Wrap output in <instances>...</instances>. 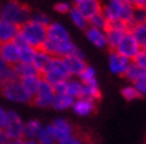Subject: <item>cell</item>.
Instances as JSON below:
<instances>
[{
	"label": "cell",
	"mask_w": 146,
	"mask_h": 144,
	"mask_svg": "<svg viewBox=\"0 0 146 144\" xmlns=\"http://www.w3.org/2000/svg\"><path fill=\"white\" fill-rule=\"evenodd\" d=\"M19 50H20V62H23V64H32V62H33L36 49H33L32 46L28 45Z\"/></svg>",
	"instance_id": "cell-34"
},
{
	"label": "cell",
	"mask_w": 146,
	"mask_h": 144,
	"mask_svg": "<svg viewBox=\"0 0 146 144\" xmlns=\"http://www.w3.org/2000/svg\"><path fill=\"white\" fill-rule=\"evenodd\" d=\"M130 33L134 36L135 41L138 42L139 48H141L142 50H146V24L133 25Z\"/></svg>",
	"instance_id": "cell-27"
},
{
	"label": "cell",
	"mask_w": 146,
	"mask_h": 144,
	"mask_svg": "<svg viewBox=\"0 0 146 144\" xmlns=\"http://www.w3.org/2000/svg\"><path fill=\"white\" fill-rule=\"evenodd\" d=\"M5 133L11 137L12 140H19V139H24L23 137V131H24V124L23 120L17 112L15 111H8V122L5 126Z\"/></svg>",
	"instance_id": "cell-8"
},
{
	"label": "cell",
	"mask_w": 146,
	"mask_h": 144,
	"mask_svg": "<svg viewBox=\"0 0 146 144\" xmlns=\"http://www.w3.org/2000/svg\"><path fill=\"white\" fill-rule=\"evenodd\" d=\"M74 137H77V139L80 140L81 144H96L94 143V140L90 137V135H88L86 132L81 131V130H78V131L74 132Z\"/></svg>",
	"instance_id": "cell-37"
},
{
	"label": "cell",
	"mask_w": 146,
	"mask_h": 144,
	"mask_svg": "<svg viewBox=\"0 0 146 144\" xmlns=\"http://www.w3.org/2000/svg\"><path fill=\"white\" fill-rule=\"evenodd\" d=\"M20 84L24 87V90L27 91L28 94L32 97V99H33V97L37 94L38 89H40V85H41V77L40 76L27 77V78L20 80Z\"/></svg>",
	"instance_id": "cell-19"
},
{
	"label": "cell",
	"mask_w": 146,
	"mask_h": 144,
	"mask_svg": "<svg viewBox=\"0 0 146 144\" xmlns=\"http://www.w3.org/2000/svg\"><path fill=\"white\" fill-rule=\"evenodd\" d=\"M37 140H38L40 144H56V139H54L53 132H52L49 124L46 126L45 128L41 130V132H40V135H38Z\"/></svg>",
	"instance_id": "cell-33"
},
{
	"label": "cell",
	"mask_w": 146,
	"mask_h": 144,
	"mask_svg": "<svg viewBox=\"0 0 146 144\" xmlns=\"http://www.w3.org/2000/svg\"><path fill=\"white\" fill-rule=\"evenodd\" d=\"M52 60H53V57H50L49 54H46L45 52H42V50H36V54H35V58H33L32 65L35 66V69L38 72L40 77H41L42 73L48 69V66H49Z\"/></svg>",
	"instance_id": "cell-17"
},
{
	"label": "cell",
	"mask_w": 146,
	"mask_h": 144,
	"mask_svg": "<svg viewBox=\"0 0 146 144\" xmlns=\"http://www.w3.org/2000/svg\"><path fill=\"white\" fill-rule=\"evenodd\" d=\"M73 144H81V143H80V140H78V139L76 137V140H74V143H73Z\"/></svg>",
	"instance_id": "cell-44"
},
{
	"label": "cell",
	"mask_w": 146,
	"mask_h": 144,
	"mask_svg": "<svg viewBox=\"0 0 146 144\" xmlns=\"http://www.w3.org/2000/svg\"><path fill=\"white\" fill-rule=\"evenodd\" d=\"M72 7H70V4L68 3H57L54 4V11L58 12V13H69Z\"/></svg>",
	"instance_id": "cell-39"
},
{
	"label": "cell",
	"mask_w": 146,
	"mask_h": 144,
	"mask_svg": "<svg viewBox=\"0 0 146 144\" xmlns=\"http://www.w3.org/2000/svg\"><path fill=\"white\" fill-rule=\"evenodd\" d=\"M65 94L72 97V98H81L82 95V84L78 81H73V80H68L66 81V90Z\"/></svg>",
	"instance_id": "cell-30"
},
{
	"label": "cell",
	"mask_w": 146,
	"mask_h": 144,
	"mask_svg": "<svg viewBox=\"0 0 146 144\" xmlns=\"http://www.w3.org/2000/svg\"><path fill=\"white\" fill-rule=\"evenodd\" d=\"M0 94L4 98L13 101V102H20V103H32V97L24 90V87L21 86L20 81L12 82L8 86L3 87L0 90Z\"/></svg>",
	"instance_id": "cell-4"
},
{
	"label": "cell",
	"mask_w": 146,
	"mask_h": 144,
	"mask_svg": "<svg viewBox=\"0 0 146 144\" xmlns=\"http://www.w3.org/2000/svg\"><path fill=\"white\" fill-rule=\"evenodd\" d=\"M88 24L90 25V28H96V29H98V30L105 32V30H106V28H108L109 20L105 17L102 12H100V13H97V15L93 16L92 19H89L88 20Z\"/></svg>",
	"instance_id": "cell-29"
},
{
	"label": "cell",
	"mask_w": 146,
	"mask_h": 144,
	"mask_svg": "<svg viewBox=\"0 0 146 144\" xmlns=\"http://www.w3.org/2000/svg\"><path fill=\"white\" fill-rule=\"evenodd\" d=\"M73 110L77 115L80 116H86V115H90L93 112L97 111V105L94 101L88 98H78L77 101H74V105H73Z\"/></svg>",
	"instance_id": "cell-13"
},
{
	"label": "cell",
	"mask_w": 146,
	"mask_h": 144,
	"mask_svg": "<svg viewBox=\"0 0 146 144\" xmlns=\"http://www.w3.org/2000/svg\"><path fill=\"white\" fill-rule=\"evenodd\" d=\"M81 98H88L92 99V101H101L102 98V94H101V90L98 85H82V95Z\"/></svg>",
	"instance_id": "cell-26"
},
{
	"label": "cell",
	"mask_w": 146,
	"mask_h": 144,
	"mask_svg": "<svg viewBox=\"0 0 146 144\" xmlns=\"http://www.w3.org/2000/svg\"><path fill=\"white\" fill-rule=\"evenodd\" d=\"M73 105H74V98L66 94H56L52 107L56 110H66L69 107H73Z\"/></svg>",
	"instance_id": "cell-23"
},
{
	"label": "cell",
	"mask_w": 146,
	"mask_h": 144,
	"mask_svg": "<svg viewBox=\"0 0 146 144\" xmlns=\"http://www.w3.org/2000/svg\"><path fill=\"white\" fill-rule=\"evenodd\" d=\"M121 5L122 1L115 0V1H110V3L102 5V13L109 21H114V20H119V12H121Z\"/></svg>",
	"instance_id": "cell-20"
},
{
	"label": "cell",
	"mask_w": 146,
	"mask_h": 144,
	"mask_svg": "<svg viewBox=\"0 0 146 144\" xmlns=\"http://www.w3.org/2000/svg\"><path fill=\"white\" fill-rule=\"evenodd\" d=\"M134 87L142 97L146 95V80H139L137 82H134Z\"/></svg>",
	"instance_id": "cell-41"
},
{
	"label": "cell",
	"mask_w": 146,
	"mask_h": 144,
	"mask_svg": "<svg viewBox=\"0 0 146 144\" xmlns=\"http://www.w3.org/2000/svg\"><path fill=\"white\" fill-rule=\"evenodd\" d=\"M123 77L134 84V82H137V81H139V80H146V70L141 69L135 64H130V66L127 68V70Z\"/></svg>",
	"instance_id": "cell-25"
},
{
	"label": "cell",
	"mask_w": 146,
	"mask_h": 144,
	"mask_svg": "<svg viewBox=\"0 0 146 144\" xmlns=\"http://www.w3.org/2000/svg\"><path fill=\"white\" fill-rule=\"evenodd\" d=\"M69 15H70V19H72L73 24H74L77 28H80V29H82V30H86V29H88V25H89V24H88V20L85 19L84 16L81 15L80 12L77 11L74 7L70 9Z\"/></svg>",
	"instance_id": "cell-31"
},
{
	"label": "cell",
	"mask_w": 146,
	"mask_h": 144,
	"mask_svg": "<svg viewBox=\"0 0 146 144\" xmlns=\"http://www.w3.org/2000/svg\"><path fill=\"white\" fill-rule=\"evenodd\" d=\"M0 57L5 61L8 66H15L20 62V50L13 42H5L1 46L0 50Z\"/></svg>",
	"instance_id": "cell-12"
},
{
	"label": "cell",
	"mask_w": 146,
	"mask_h": 144,
	"mask_svg": "<svg viewBox=\"0 0 146 144\" xmlns=\"http://www.w3.org/2000/svg\"><path fill=\"white\" fill-rule=\"evenodd\" d=\"M19 30H20L19 25L0 20V42H3V44L12 42L16 36L19 34Z\"/></svg>",
	"instance_id": "cell-14"
},
{
	"label": "cell",
	"mask_w": 146,
	"mask_h": 144,
	"mask_svg": "<svg viewBox=\"0 0 146 144\" xmlns=\"http://www.w3.org/2000/svg\"><path fill=\"white\" fill-rule=\"evenodd\" d=\"M62 60H64V64H65L70 76H80L81 73L84 72V69L88 66L84 60H81L78 57H74V56L65 57V58H62Z\"/></svg>",
	"instance_id": "cell-15"
},
{
	"label": "cell",
	"mask_w": 146,
	"mask_h": 144,
	"mask_svg": "<svg viewBox=\"0 0 146 144\" xmlns=\"http://www.w3.org/2000/svg\"><path fill=\"white\" fill-rule=\"evenodd\" d=\"M74 8L86 20L92 19L94 15L102 12V5L100 1H96V0H77L74 3Z\"/></svg>",
	"instance_id": "cell-9"
},
{
	"label": "cell",
	"mask_w": 146,
	"mask_h": 144,
	"mask_svg": "<svg viewBox=\"0 0 146 144\" xmlns=\"http://www.w3.org/2000/svg\"><path fill=\"white\" fill-rule=\"evenodd\" d=\"M115 52L121 54L122 57L127 58V60H134L137 57V54L141 52V48H139L138 42L135 41L134 36L130 32H126L122 40L119 41V44L115 48Z\"/></svg>",
	"instance_id": "cell-5"
},
{
	"label": "cell",
	"mask_w": 146,
	"mask_h": 144,
	"mask_svg": "<svg viewBox=\"0 0 146 144\" xmlns=\"http://www.w3.org/2000/svg\"><path fill=\"white\" fill-rule=\"evenodd\" d=\"M7 122H8V112L4 110V108L0 107V131H4V130H5Z\"/></svg>",
	"instance_id": "cell-40"
},
{
	"label": "cell",
	"mask_w": 146,
	"mask_h": 144,
	"mask_svg": "<svg viewBox=\"0 0 146 144\" xmlns=\"http://www.w3.org/2000/svg\"><path fill=\"white\" fill-rule=\"evenodd\" d=\"M104 33L106 34V41H108L109 49L115 50L117 45H118L119 41L122 40V37L125 36L126 32H122V30H115V29H106Z\"/></svg>",
	"instance_id": "cell-24"
},
{
	"label": "cell",
	"mask_w": 146,
	"mask_h": 144,
	"mask_svg": "<svg viewBox=\"0 0 146 144\" xmlns=\"http://www.w3.org/2000/svg\"><path fill=\"white\" fill-rule=\"evenodd\" d=\"M54 97H56V93L53 90V86L41 80V85L37 94L32 99V105L37 107H52Z\"/></svg>",
	"instance_id": "cell-6"
},
{
	"label": "cell",
	"mask_w": 146,
	"mask_h": 144,
	"mask_svg": "<svg viewBox=\"0 0 146 144\" xmlns=\"http://www.w3.org/2000/svg\"><path fill=\"white\" fill-rule=\"evenodd\" d=\"M49 127H50V130H52L53 136L57 143L68 140V139L73 137L74 136V132H76L74 126L70 124L69 122L65 120V119H56L52 124H49Z\"/></svg>",
	"instance_id": "cell-7"
},
{
	"label": "cell",
	"mask_w": 146,
	"mask_h": 144,
	"mask_svg": "<svg viewBox=\"0 0 146 144\" xmlns=\"http://www.w3.org/2000/svg\"><path fill=\"white\" fill-rule=\"evenodd\" d=\"M12 68H13L16 76L19 77L20 80L27 78V77H32V76H40L38 72L36 70L35 66L32 64H23V62H19V64H16L15 66H12Z\"/></svg>",
	"instance_id": "cell-21"
},
{
	"label": "cell",
	"mask_w": 146,
	"mask_h": 144,
	"mask_svg": "<svg viewBox=\"0 0 146 144\" xmlns=\"http://www.w3.org/2000/svg\"><path fill=\"white\" fill-rule=\"evenodd\" d=\"M135 8L131 1H122L121 5V12H119V20L126 23L127 25L133 24V17H134Z\"/></svg>",
	"instance_id": "cell-22"
},
{
	"label": "cell",
	"mask_w": 146,
	"mask_h": 144,
	"mask_svg": "<svg viewBox=\"0 0 146 144\" xmlns=\"http://www.w3.org/2000/svg\"><path fill=\"white\" fill-rule=\"evenodd\" d=\"M31 20L35 21V23H37V24H41L44 27H48L50 24V19L45 15V13H42V12H35V13L31 16Z\"/></svg>",
	"instance_id": "cell-36"
},
{
	"label": "cell",
	"mask_w": 146,
	"mask_h": 144,
	"mask_svg": "<svg viewBox=\"0 0 146 144\" xmlns=\"http://www.w3.org/2000/svg\"><path fill=\"white\" fill-rule=\"evenodd\" d=\"M19 34L23 36L24 40L28 42V45L38 50L46 40V27L29 20L20 27Z\"/></svg>",
	"instance_id": "cell-2"
},
{
	"label": "cell",
	"mask_w": 146,
	"mask_h": 144,
	"mask_svg": "<svg viewBox=\"0 0 146 144\" xmlns=\"http://www.w3.org/2000/svg\"><path fill=\"white\" fill-rule=\"evenodd\" d=\"M134 64L137 66H139L141 69L146 70V50H141L138 54H137V57L134 58Z\"/></svg>",
	"instance_id": "cell-38"
},
{
	"label": "cell",
	"mask_w": 146,
	"mask_h": 144,
	"mask_svg": "<svg viewBox=\"0 0 146 144\" xmlns=\"http://www.w3.org/2000/svg\"><path fill=\"white\" fill-rule=\"evenodd\" d=\"M32 9L25 3L19 1H8L0 7V20L12 23L21 27L23 24L31 20Z\"/></svg>",
	"instance_id": "cell-1"
},
{
	"label": "cell",
	"mask_w": 146,
	"mask_h": 144,
	"mask_svg": "<svg viewBox=\"0 0 146 144\" xmlns=\"http://www.w3.org/2000/svg\"><path fill=\"white\" fill-rule=\"evenodd\" d=\"M46 38L53 42H57V44H64V42L70 41L68 30L57 23H50L46 27Z\"/></svg>",
	"instance_id": "cell-11"
},
{
	"label": "cell",
	"mask_w": 146,
	"mask_h": 144,
	"mask_svg": "<svg viewBox=\"0 0 146 144\" xmlns=\"http://www.w3.org/2000/svg\"><path fill=\"white\" fill-rule=\"evenodd\" d=\"M69 77L70 74L68 72V69H66L65 64H64V60L62 58H53L50 61L48 69L42 73L41 80H44L49 85L54 86V85L61 84L64 81H68Z\"/></svg>",
	"instance_id": "cell-3"
},
{
	"label": "cell",
	"mask_w": 146,
	"mask_h": 144,
	"mask_svg": "<svg viewBox=\"0 0 146 144\" xmlns=\"http://www.w3.org/2000/svg\"><path fill=\"white\" fill-rule=\"evenodd\" d=\"M42 130L41 123L36 119L33 120H29L27 124H24V131H23V137L25 140L33 141V139H37L40 132Z\"/></svg>",
	"instance_id": "cell-18"
},
{
	"label": "cell",
	"mask_w": 146,
	"mask_h": 144,
	"mask_svg": "<svg viewBox=\"0 0 146 144\" xmlns=\"http://www.w3.org/2000/svg\"><path fill=\"white\" fill-rule=\"evenodd\" d=\"M7 68H8V65L5 64V61L0 57V72H1V70H4V69H7Z\"/></svg>",
	"instance_id": "cell-43"
},
{
	"label": "cell",
	"mask_w": 146,
	"mask_h": 144,
	"mask_svg": "<svg viewBox=\"0 0 146 144\" xmlns=\"http://www.w3.org/2000/svg\"><path fill=\"white\" fill-rule=\"evenodd\" d=\"M16 81H19V77L16 76L12 66H8L7 69L0 72V90L3 87L8 86L9 84H12V82H16Z\"/></svg>",
	"instance_id": "cell-28"
},
{
	"label": "cell",
	"mask_w": 146,
	"mask_h": 144,
	"mask_svg": "<svg viewBox=\"0 0 146 144\" xmlns=\"http://www.w3.org/2000/svg\"><path fill=\"white\" fill-rule=\"evenodd\" d=\"M85 34L90 42H92L94 46L97 48H105L108 46V41H106V34L102 32V30H98L96 28H90L85 30Z\"/></svg>",
	"instance_id": "cell-16"
},
{
	"label": "cell",
	"mask_w": 146,
	"mask_h": 144,
	"mask_svg": "<svg viewBox=\"0 0 146 144\" xmlns=\"http://www.w3.org/2000/svg\"><path fill=\"white\" fill-rule=\"evenodd\" d=\"M121 95H122V97L126 99V101H134V99L142 98V95H141L138 91L135 90L134 86H126V87H123L122 90H121Z\"/></svg>",
	"instance_id": "cell-35"
},
{
	"label": "cell",
	"mask_w": 146,
	"mask_h": 144,
	"mask_svg": "<svg viewBox=\"0 0 146 144\" xmlns=\"http://www.w3.org/2000/svg\"><path fill=\"white\" fill-rule=\"evenodd\" d=\"M1 46H3V42H0V50H1Z\"/></svg>",
	"instance_id": "cell-45"
},
{
	"label": "cell",
	"mask_w": 146,
	"mask_h": 144,
	"mask_svg": "<svg viewBox=\"0 0 146 144\" xmlns=\"http://www.w3.org/2000/svg\"><path fill=\"white\" fill-rule=\"evenodd\" d=\"M13 140L8 136L5 131H0V144H12Z\"/></svg>",
	"instance_id": "cell-42"
},
{
	"label": "cell",
	"mask_w": 146,
	"mask_h": 144,
	"mask_svg": "<svg viewBox=\"0 0 146 144\" xmlns=\"http://www.w3.org/2000/svg\"><path fill=\"white\" fill-rule=\"evenodd\" d=\"M78 77H80L81 84L82 85H94V84H97L96 70H94L92 66H86V68L84 69V72L81 73Z\"/></svg>",
	"instance_id": "cell-32"
},
{
	"label": "cell",
	"mask_w": 146,
	"mask_h": 144,
	"mask_svg": "<svg viewBox=\"0 0 146 144\" xmlns=\"http://www.w3.org/2000/svg\"><path fill=\"white\" fill-rule=\"evenodd\" d=\"M129 66H130V62H129L127 58L122 57L115 50H110L109 52V68H110V70L114 74L123 77Z\"/></svg>",
	"instance_id": "cell-10"
}]
</instances>
